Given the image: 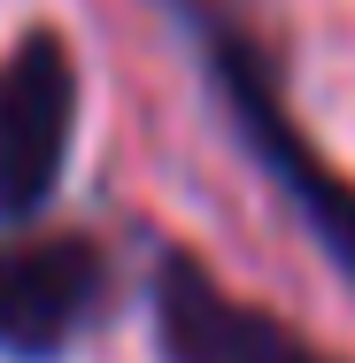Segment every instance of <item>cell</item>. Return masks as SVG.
Returning a JSON list of instances; mask_svg holds the SVG:
<instances>
[{
    "label": "cell",
    "mask_w": 355,
    "mask_h": 363,
    "mask_svg": "<svg viewBox=\"0 0 355 363\" xmlns=\"http://www.w3.org/2000/svg\"><path fill=\"white\" fill-rule=\"evenodd\" d=\"M201 39H209V70H216V93H224V108H232L240 140L255 147V162L278 178V194L293 201V217L309 224V240L332 255V271L355 286V178H348V170H332L317 147L293 132L271 62H263L240 31L201 23Z\"/></svg>",
    "instance_id": "obj_1"
},
{
    "label": "cell",
    "mask_w": 355,
    "mask_h": 363,
    "mask_svg": "<svg viewBox=\"0 0 355 363\" xmlns=\"http://www.w3.org/2000/svg\"><path fill=\"white\" fill-rule=\"evenodd\" d=\"M77 132V62L55 31H31L0 55V224L47 209Z\"/></svg>",
    "instance_id": "obj_2"
},
{
    "label": "cell",
    "mask_w": 355,
    "mask_h": 363,
    "mask_svg": "<svg viewBox=\"0 0 355 363\" xmlns=\"http://www.w3.org/2000/svg\"><path fill=\"white\" fill-rule=\"evenodd\" d=\"M108 301V263L93 240H8L0 247V356L55 363Z\"/></svg>",
    "instance_id": "obj_3"
},
{
    "label": "cell",
    "mask_w": 355,
    "mask_h": 363,
    "mask_svg": "<svg viewBox=\"0 0 355 363\" xmlns=\"http://www.w3.org/2000/svg\"><path fill=\"white\" fill-rule=\"evenodd\" d=\"M154 340L170 363H332L325 348H309L293 325H278L271 309L240 301L193 255H162L154 263Z\"/></svg>",
    "instance_id": "obj_4"
}]
</instances>
